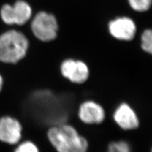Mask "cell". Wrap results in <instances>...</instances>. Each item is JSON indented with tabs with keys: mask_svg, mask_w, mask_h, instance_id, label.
Wrapping results in <instances>:
<instances>
[{
	"mask_svg": "<svg viewBox=\"0 0 152 152\" xmlns=\"http://www.w3.org/2000/svg\"><path fill=\"white\" fill-rule=\"evenodd\" d=\"M55 17L45 12H40L32 20L31 29L38 39L43 42L54 40L57 36L58 26Z\"/></svg>",
	"mask_w": 152,
	"mask_h": 152,
	"instance_id": "obj_3",
	"label": "cell"
},
{
	"mask_svg": "<svg viewBox=\"0 0 152 152\" xmlns=\"http://www.w3.org/2000/svg\"><path fill=\"white\" fill-rule=\"evenodd\" d=\"M22 137V126L11 116L0 118V141L10 145H17Z\"/></svg>",
	"mask_w": 152,
	"mask_h": 152,
	"instance_id": "obj_5",
	"label": "cell"
},
{
	"mask_svg": "<svg viewBox=\"0 0 152 152\" xmlns=\"http://www.w3.org/2000/svg\"><path fill=\"white\" fill-rule=\"evenodd\" d=\"M64 77L75 84H82L89 77V70L87 65L80 60L68 59L64 61L60 66Z\"/></svg>",
	"mask_w": 152,
	"mask_h": 152,
	"instance_id": "obj_6",
	"label": "cell"
},
{
	"mask_svg": "<svg viewBox=\"0 0 152 152\" xmlns=\"http://www.w3.org/2000/svg\"><path fill=\"white\" fill-rule=\"evenodd\" d=\"M114 121L124 131L136 129L140 126V121L136 113L127 103H123L118 106L113 113Z\"/></svg>",
	"mask_w": 152,
	"mask_h": 152,
	"instance_id": "obj_8",
	"label": "cell"
},
{
	"mask_svg": "<svg viewBox=\"0 0 152 152\" xmlns=\"http://www.w3.org/2000/svg\"><path fill=\"white\" fill-rule=\"evenodd\" d=\"M107 152H131V147L125 141H112L108 144Z\"/></svg>",
	"mask_w": 152,
	"mask_h": 152,
	"instance_id": "obj_10",
	"label": "cell"
},
{
	"mask_svg": "<svg viewBox=\"0 0 152 152\" xmlns=\"http://www.w3.org/2000/svg\"><path fill=\"white\" fill-rule=\"evenodd\" d=\"M152 0H128L130 7L137 12H145L150 8Z\"/></svg>",
	"mask_w": 152,
	"mask_h": 152,
	"instance_id": "obj_12",
	"label": "cell"
},
{
	"mask_svg": "<svg viewBox=\"0 0 152 152\" xmlns=\"http://www.w3.org/2000/svg\"><path fill=\"white\" fill-rule=\"evenodd\" d=\"M108 31L117 39L131 41L136 34V27L131 18L124 17L110 21L108 23Z\"/></svg>",
	"mask_w": 152,
	"mask_h": 152,
	"instance_id": "obj_7",
	"label": "cell"
},
{
	"mask_svg": "<svg viewBox=\"0 0 152 152\" xmlns=\"http://www.w3.org/2000/svg\"><path fill=\"white\" fill-rule=\"evenodd\" d=\"M32 8L27 2L18 0L13 5L6 4L0 11L1 19L8 25L22 26L29 20L32 16Z\"/></svg>",
	"mask_w": 152,
	"mask_h": 152,
	"instance_id": "obj_4",
	"label": "cell"
},
{
	"mask_svg": "<svg viewBox=\"0 0 152 152\" xmlns=\"http://www.w3.org/2000/svg\"><path fill=\"white\" fill-rule=\"evenodd\" d=\"M3 84V78L1 77V75H0V91H1V90L2 89Z\"/></svg>",
	"mask_w": 152,
	"mask_h": 152,
	"instance_id": "obj_14",
	"label": "cell"
},
{
	"mask_svg": "<svg viewBox=\"0 0 152 152\" xmlns=\"http://www.w3.org/2000/svg\"><path fill=\"white\" fill-rule=\"evenodd\" d=\"M47 137L57 152H87L89 148L86 138L72 126L64 123L50 127Z\"/></svg>",
	"mask_w": 152,
	"mask_h": 152,
	"instance_id": "obj_1",
	"label": "cell"
},
{
	"mask_svg": "<svg viewBox=\"0 0 152 152\" xmlns=\"http://www.w3.org/2000/svg\"><path fill=\"white\" fill-rule=\"evenodd\" d=\"M141 48L144 51L151 54L152 53V31L145 30L141 35Z\"/></svg>",
	"mask_w": 152,
	"mask_h": 152,
	"instance_id": "obj_11",
	"label": "cell"
},
{
	"mask_svg": "<svg viewBox=\"0 0 152 152\" xmlns=\"http://www.w3.org/2000/svg\"><path fill=\"white\" fill-rule=\"evenodd\" d=\"M79 119L86 124H99L105 118V112L100 104L93 101H86L78 110Z\"/></svg>",
	"mask_w": 152,
	"mask_h": 152,
	"instance_id": "obj_9",
	"label": "cell"
},
{
	"mask_svg": "<svg viewBox=\"0 0 152 152\" xmlns=\"http://www.w3.org/2000/svg\"><path fill=\"white\" fill-rule=\"evenodd\" d=\"M17 145L13 152H40L37 146L31 141H24Z\"/></svg>",
	"mask_w": 152,
	"mask_h": 152,
	"instance_id": "obj_13",
	"label": "cell"
},
{
	"mask_svg": "<svg viewBox=\"0 0 152 152\" xmlns=\"http://www.w3.org/2000/svg\"><path fill=\"white\" fill-rule=\"evenodd\" d=\"M28 41L24 34L17 31H9L0 36V61L15 64L27 53Z\"/></svg>",
	"mask_w": 152,
	"mask_h": 152,
	"instance_id": "obj_2",
	"label": "cell"
}]
</instances>
